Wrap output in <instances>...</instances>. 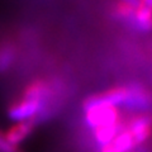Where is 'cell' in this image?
<instances>
[{"label": "cell", "mask_w": 152, "mask_h": 152, "mask_svg": "<svg viewBox=\"0 0 152 152\" xmlns=\"http://www.w3.org/2000/svg\"><path fill=\"white\" fill-rule=\"evenodd\" d=\"M83 113H84L85 126L90 128V129L109 124V123L118 122L121 119L118 108L114 105H107V104H100V105L93 107Z\"/></svg>", "instance_id": "6da1fadb"}, {"label": "cell", "mask_w": 152, "mask_h": 152, "mask_svg": "<svg viewBox=\"0 0 152 152\" xmlns=\"http://www.w3.org/2000/svg\"><path fill=\"white\" fill-rule=\"evenodd\" d=\"M42 109H43V105L41 103L19 98L18 100L9 104L7 109V115L10 121L23 122L37 117L42 112Z\"/></svg>", "instance_id": "7a4b0ae2"}, {"label": "cell", "mask_w": 152, "mask_h": 152, "mask_svg": "<svg viewBox=\"0 0 152 152\" xmlns=\"http://www.w3.org/2000/svg\"><path fill=\"white\" fill-rule=\"evenodd\" d=\"M37 127H38V124L34 122V119L32 118V119L17 123L15 126H13L12 128H9L8 132L4 136H5V140L10 145L17 146V145L20 143V142L27 140Z\"/></svg>", "instance_id": "3957f363"}, {"label": "cell", "mask_w": 152, "mask_h": 152, "mask_svg": "<svg viewBox=\"0 0 152 152\" xmlns=\"http://www.w3.org/2000/svg\"><path fill=\"white\" fill-rule=\"evenodd\" d=\"M123 126V119L121 117V119L118 122H114V123H109V124L105 126H100L98 128H94L93 129V142L96 147H103L115 138V136L119 133L121 128Z\"/></svg>", "instance_id": "277c9868"}, {"label": "cell", "mask_w": 152, "mask_h": 152, "mask_svg": "<svg viewBox=\"0 0 152 152\" xmlns=\"http://www.w3.org/2000/svg\"><path fill=\"white\" fill-rule=\"evenodd\" d=\"M132 28L138 32H151L152 31V8L141 3L136 7L134 18H133Z\"/></svg>", "instance_id": "5b68a950"}, {"label": "cell", "mask_w": 152, "mask_h": 152, "mask_svg": "<svg viewBox=\"0 0 152 152\" xmlns=\"http://www.w3.org/2000/svg\"><path fill=\"white\" fill-rule=\"evenodd\" d=\"M137 5L124 1V0H115L112 4V17L118 22H122L124 24L132 27L133 18H134V10Z\"/></svg>", "instance_id": "8992f818"}, {"label": "cell", "mask_w": 152, "mask_h": 152, "mask_svg": "<svg viewBox=\"0 0 152 152\" xmlns=\"http://www.w3.org/2000/svg\"><path fill=\"white\" fill-rule=\"evenodd\" d=\"M17 58V47L10 41L0 43V74L8 71Z\"/></svg>", "instance_id": "52a82bcc"}, {"label": "cell", "mask_w": 152, "mask_h": 152, "mask_svg": "<svg viewBox=\"0 0 152 152\" xmlns=\"http://www.w3.org/2000/svg\"><path fill=\"white\" fill-rule=\"evenodd\" d=\"M124 1H128V3H131V4H133V5H138L141 0H124Z\"/></svg>", "instance_id": "ba28073f"}]
</instances>
